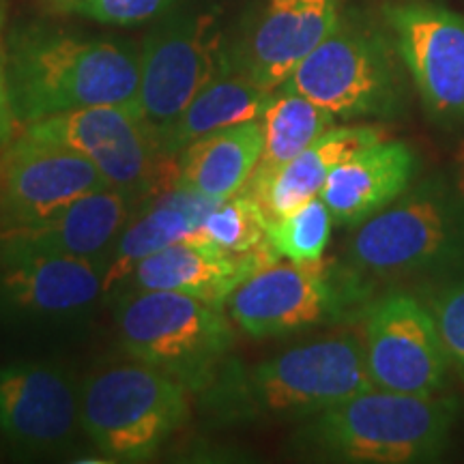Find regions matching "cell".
I'll use <instances>...</instances> for the list:
<instances>
[{
  "label": "cell",
  "instance_id": "484cf974",
  "mask_svg": "<svg viewBox=\"0 0 464 464\" xmlns=\"http://www.w3.org/2000/svg\"><path fill=\"white\" fill-rule=\"evenodd\" d=\"M334 216L321 196L301 205L288 216L271 219L266 241L280 258L293 263H316L332 239Z\"/></svg>",
  "mask_w": 464,
  "mask_h": 464
},
{
  "label": "cell",
  "instance_id": "2e32d148",
  "mask_svg": "<svg viewBox=\"0 0 464 464\" xmlns=\"http://www.w3.org/2000/svg\"><path fill=\"white\" fill-rule=\"evenodd\" d=\"M344 0H269L230 48V61L274 92L324 42L342 17Z\"/></svg>",
  "mask_w": 464,
  "mask_h": 464
},
{
  "label": "cell",
  "instance_id": "83f0119b",
  "mask_svg": "<svg viewBox=\"0 0 464 464\" xmlns=\"http://www.w3.org/2000/svg\"><path fill=\"white\" fill-rule=\"evenodd\" d=\"M172 3L174 0H78L75 7L103 24L136 26L166 14Z\"/></svg>",
  "mask_w": 464,
  "mask_h": 464
},
{
  "label": "cell",
  "instance_id": "5bb4252c",
  "mask_svg": "<svg viewBox=\"0 0 464 464\" xmlns=\"http://www.w3.org/2000/svg\"><path fill=\"white\" fill-rule=\"evenodd\" d=\"M382 17L426 112L464 123V17L423 0L385 5Z\"/></svg>",
  "mask_w": 464,
  "mask_h": 464
},
{
  "label": "cell",
  "instance_id": "ba28073f",
  "mask_svg": "<svg viewBox=\"0 0 464 464\" xmlns=\"http://www.w3.org/2000/svg\"><path fill=\"white\" fill-rule=\"evenodd\" d=\"M365 299L368 286L348 266L277 260L241 282L224 307L241 332L265 340L334 321Z\"/></svg>",
  "mask_w": 464,
  "mask_h": 464
},
{
  "label": "cell",
  "instance_id": "4dcf8cb0",
  "mask_svg": "<svg viewBox=\"0 0 464 464\" xmlns=\"http://www.w3.org/2000/svg\"><path fill=\"white\" fill-rule=\"evenodd\" d=\"M61 3H65V0H61Z\"/></svg>",
  "mask_w": 464,
  "mask_h": 464
},
{
  "label": "cell",
  "instance_id": "cb8c5ba5",
  "mask_svg": "<svg viewBox=\"0 0 464 464\" xmlns=\"http://www.w3.org/2000/svg\"><path fill=\"white\" fill-rule=\"evenodd\" d=\"M265 133L263 158L252 177L280 170L301 150L335 127V116L307 97L288 89H276L258 116Z\"/></svg>",
  "mask_w": 464,
  "mask_h": 464
},
{
  "label": "cell",
  "instance_id": "52a82bcc",
  "mask_svg": "<svg viewBox=\"0 0 464 464\" xmlns=\"http://www.w3.org/2000/svg\"><path fill=\"white\" fill-rule=\"evenodd\" d=\"M191 393L174 376L131 359L92 370L80 382L86 439L108 462H142L189 417Z\"/></svg>",
  "mask_w": 464,
  "mask_h": 464
},
{
  "label": "cell",
  "instance_id": "30bf717a",
  "mask_svg": "<svg viewBox=\"0 0 464 464\" xmlns=\"http://www.w3.org/2000/svg\"><path fill=\"white\" fill-rule=\"evenodd\" d=\"M103 260L45 254L0 230V327L65 329L103 301Z\"/></svg>",
  "mask_w": 464,
  "mask_h": 464
},
{
  "label": "cell",
  "instance_id": "ffe728a7",
  "mask_svg": "<svg viewBox=\"0 0 464 464\" xmlns=\"http://www.w3.org/2000/svg\"><path fill=\"white\" fill-rule=\"evenodd\" d=\"M130 216L131 196L106 188L82 196L42 222L3 232L39 252L106 263L110 247Z\"/></svg>",
  "mask_w": 464,
  "mask_h": 464
},
{
  "label": "cell",
  "instance_id": "f546056e",
  "mask_svg": "<svg viewBox=\"0 0 464 464\" xmlns=\"http://www.w3.org/2000/svg\"><path fill=\"white\" fill-rule=\"evenodd\" d=\"M460 185H462V189H464V164H462V181H460Z\"/></svg>",
  "mask_w": 464,
  "mask_h": 464
},
{
  "label": "cell",
  "instance_id": "d4e9b609",
  "mask_svg": "<svg viewBox=\"0 0 464 464\" xmlns=\"http://www.w3.org/2000/svg\"><path fill=\"white\" fill-rule=\"evenodd\" d=\"M269 222L263 205L247 191H239L232 198L218 202L208 211L198 232L185 243L219 249L226 254L254 252L266 243Z\"/></svg>",
  "mask_w": 464,
  "mask_h": 464
},
{
  "label": "cell",
  "instance_id": "d6986e66",
  "mask_svg": "<svg viewBox=\"0 0 464 464\" xmlns=\"http://www.w3.org/2000/svg\"><path fill=\"white\" fill-rule=\"evenodd\" d=\"M216 205V200L198 191L172 183L155 198H144L140 211L130 216L108 252L103 266V301L140 260L189 241Z\"/></svg>",
  "mask_w": 464,
  "mask_h": 464
},
{
  "label": "cell",
  "instance_id": "8fae6325",
  "mask_svg": "<svg viewBox=\"0 0 464 464\" xmlns=\"http://www.w3.org/2000/svg\"><path fill=\"white\" fill-rule=\"evenodd\" d=\"M365 365L374 387L411 396L443 393L450 355L428 304L392 290L363 310Z\"/></svg>",
  "mask_w": 464,
  "mask_h": 464
},
{
  "label": "cell",
  "instance_id": "8992f818",
  "mask_svg": "<svg viewBox=\"0 0 464 464\" xmlns=\"http://www.w3.org/2000/svg\"><path fill=\"white\" fill-rule=\"evenodd\" d=\"M404 63L379 26L353 11L295 69L288 89L329 110L335 119H393L406 102Z\"/></svg>",
  "mask_w": 464,
  "mask_h": 464
},
{
  "label": "cell",
  "instance_id": "7c38bea8",
  "mask_svg": "<svg viewBox=\"0 0 464 464\" xmlns=\"http://www.w3.org/2000/svg\"><path fill=\"white\" fill-rule=\"evenodd\" d=\"M20 131L84 155L110 188L125 191L131 198L153 194L161 164L168 160L136 106L112 103L73 110L37 121Z\"/></svg>",
  "mask_w": 464,
  "mask_h": 464
},
{
  "label": "cell",
  "instance_id": "3957f363",
  "mask_svg": "<svg viewBox=\"0 0 464 464\" xmlns=\"http://www.w3.org/2000/svg\"><path fill=\"white\" fill-rule=\"evenodd\" d=\"M460 402L454 396H411L381 387L307 417L290 437L304 460L342 464H426L448 454Z\"/></svg>",
  "mask_w": 464,
  "mask_h": 464
},
{
  "label": "cell",
  "instance_id": "4316f807",
  "mask_svg": "<svg viewBox=\"0 0 464 464\" xmlns=\"http://www.w3.org/2000/svg\"><path fill=\"white\" fill-rule=\"evenodd\" d=\"M450 362L464 374V276L439 288L428 301Z\"/></svg>",
  "mask_w": 464,
  "mask_h": 464
},
{
  "label": "cell",
  "instance_id": "277c9868",
  "mask_svg": "<svg viewBox=\"0 0 464 464\" xmlns=\"http://www.w3.org/2000/svg\"><path fill=\"white\" fill-rule=\"evenodd\" d=\"M348 269L368 277L464 276V189L426 179L359 224L348 246Z\"/></svg>",
  "mask_w": 464,
  "mask_h": 464
},
{
  "label": "cell",
  "instance_id": "9c48e42d",
  "mask_svg": "<svg viewBox=\"0 0 464 464\" xmlns=\"http://www.w3.org/2000/svg\"><path fill=\"white\" fill-rule=\"evenodd\" d=\"M230 63L216 11H177L150 28L140 45L138 110L155 140Z\"/></svg>",
  "mask_w": 464,
  "mask_h": 464
},
{
  "label": "cell",
  "instance_id": "e0dca14e",
  "mask_svg": "<svg viewBox=\"0 0 464 464\" xmlns=\"http://www.w3.org/2000/svg\"><path fill=\"white\" fill-rule=\"evenodd\" d=\"M277 260L282 258L269 241L246 254H226L194 243H177L140 260L106 301L140 290H174L224 305L241 282Z\"/></svg>",
  "mask_w": 464,
  "mask_h": 464
},
{
  "label": "cell",
  "instance_id": "5b68a950",
  "mask_svg": "<svg viewBox=\"0 0 464 464\" xmlns=\"http://www.w3.org/2000/svg\"><path fill=\"white\" fill-rule=\"evenodd\" d=\"M112 301L127 355L174 376L196 396L211 385L235 344L224 305L174 290H140Z\"/></svg>",
  "mask_w": 464,
  "mask_h": 464
},
{
  "label": "cell",
  "instance_id": "4fadbf2b",
  "mask_svg": "<svg viewBox=\"0 0 464 464\" xmlns=\"http://www.w3.org/2000/svg\"><path fill=\"white\" fill-rule=\"evenodd\" d=\"M0 437L24 456L65 454L86 437L80 382L45 359L0 363Z\"/></svg>",
  "mask_w": 464,
  "mask_h": 464
},
{
  "label": "cell",
  "instance_id": "9a60e30c",
  "mask_svg": "<svg viewBox=\"0 0 464 464\" xmlns=\"http://www.w3.org/2000/svg\"><path fill=\"white\" fill-rule=\"evenodd\" d=\"M110 188L84 155L24 131L0 153V230L24 228Z\"/></svg>",
  "mask_w": 464,
  "mask_h": 464
},
{
  "label": "cell",
  "instance_id": "44dd1931",
  "mask_svg": "<svg viewBox=\"0 0 464 464\" xmlns=\"http://www.w3.org/2000/svg\"><path fill=\"white\" fill-rule=\"evenodd\" d=\"M382 138V131L374 125H335L280 170L249 179L243 191L263 205L269 219L284 218L321 196L329 174L342 161Z\"/></svg>",
  "mask_w": 464,
  "mask_h": 464
},
{
  "label": "cell",
  "instance_id": "7a4b0ae2",
  "mask_svg": "<svg viewBox=\"0 0 464 464\" xmlns=\"http://www.w3.org/2000/svg\"><path fill=\"white\" fill-rule=\"evenodd\" d=\"M372 387L363 340L335 335L254 365L228 357L211 385L198 393V404L216 426L304 421Z\"/></svg>",
  "mask_w": 464,
  "mask_h": 464
},
{
  "label": "cell",
  "instance_id": "f1b7e54d",
  "mask_svg": "<svg viewBox=\"0 0 464 464\" xmlns=\"http://www.w3.org/2000/svg\"><path fill=\"white\" fill-rule=\"evenodd\" d=\"M17 127L14 106H11L9 82H7V50H5V34H3V14H0V153L7 149V144L14 140Z\"/></svg>",
  "mask_w": 464,
  "mask_h": 464
},
{
  "label": "cell",
  "instance_id": "7402d4cb",
  "mask_svg": "<svg viewBox=\"0 0 464 464\" xmlns=\"http://www.w3.org/2000/svg\"><path fill=\"white\" fill-rule=\"evenodd\" d=\"M265 133L260 121L226 127L198 138L177 155L172 185L222 202L246 189L260 164Z\"/></svg>",
  "mask_w": 464,
  "mask_h": 464
},
{
  "label": "cell",
  "instance_id": "6da1fadb",
  "mask_svg": "<svg viewBox=\"0 0 464 464\" xmlns=\"http://www.w3.org/2000/svg\"><path fill=\"white\" fill-rule=\"evenodd\" d=\"M7 82L17 127L92 106H136L140 45L22 22L5 34Z\"/></svg>",
  "mask_w": 464,
  "mask_h": 464
},
{
  "label": "cell",
  "instance_id": "ac0fdd59",
  "mask_svg": "<svg viewBox=\"0 0 464 464\" xmlns=\"http://www.w3.org/2000/svg\"><path fill=\"white\" fill-rule=\"evenodd\" d=\"M420 168L415 150L402 140L359 149L329 174L321 198L340 226H359L398 200Z\"/></svg>",
  "mask_w": 464,
  "mask_h": 464
},
{
  "label": "cell",
  "instance_id": "603a6c76",
  "mask_svg": "<svg viewBox=\"0 0 464 464\" xmlns=\"http://www.w3.org/2000/svg\"><path fill=\"white\" fill-rule=\"evenodd\" d=\"M271 92L247 78L230 63L211 82L200 89L181 114L158 136L161 153L177 158L188 144L226 127L256 121L269 102Z\"/></svg>",
  "mask_w": 464,
  "mask_h": 464
}]
</instances>
